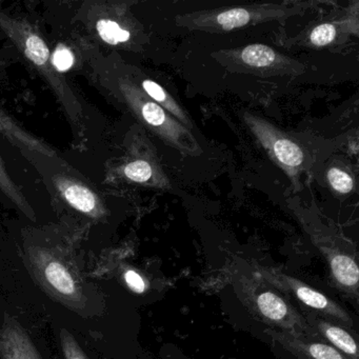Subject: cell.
Wrapping results in <instances>:
<instances>
[{"instance_id":"16","label":"cell","mask_w":359,"mask_h":359,"mask_svg":"<svg viewBox=\"0 0 359 359\" xmlns=\"http://www.w3.org/2000/svg\"><path fill=\"white\" fill-rule=\"evenodd\" d=\"M26 52L28 57L37 66H43L49 58V49L39 36L29 37L26 41Z\"/></svg>"},{"instance_id":"14","label":"cell","mask_w":359,"mask_h":359,"mask_svg":"<svg viewBox=\"0 0 359 359\" xmlns=\"http://www.w3.org/2000/svg\"><path fill=\"white\" fill-rule=\"evenodd\" d=\"M97 31L100 37L110 45L126 43L130 39V33L112 20H100L97 22Z\"/></svg>"},{"instance_id":"13","label":"cell","mask_w":359,"mask_h":359,"mask_svg":"<svg viewBox=\"0 0 359 359\" xmlns=\"http://www.w3.org/2000/svg\"><path fill=\"white\" fill-rule=\"evenodd\" d=\"M64 195L68 203L79 211L92 213L95 210V197L87 188L72 184L65 190Z\"/></svg>"},{"instance_id":"1","label":"cell","mask_w":359,"mask_h":359,"mask_svg":"<svg viewBox=\"0 0 359 359\" xmlns=\"http://www.w3.org/2000/svg\"><path fill=\"white\" fill-rule=\"evenodd\" d=\"M25 264L35 283L50 297L81 316L98 314L97 292L86 283L76 260L37 249L27 253Z\"/></svg>"},{"instance_id":"7","label":"cell","mask_w":359,"mask_h":359,"mask_svg":"<svg viewBox=\"0 0 359 359\" xmlns=\"http://www.w3.org/2000/svg\"><path fill=\"white\" fill-rule=\"evenodd\" d=\"M266 18L268 15L256 12L255 10H247L243 8H234L219 12L215 15L201 16L197 18L201 22H197L199 26L215 27L220 30L230 31L233 29L241 28L247 26L253 20H259L260 18Z\"/></svg>"},{"instance_id":"17","label":"cell","mask_w":359,"mask_h":359,"mask_svg":"<svg viewBox=\"0 0 359 359\" xmlns=\"http://www.w3.org/2000/svg\"><path fill=\"white\" fill-rule=\"evenodd\" d=\"M327 180L336 192L342 193V194L351 192L354 187L353 178L348 173L337 169V168H333L327 172Z\"/></svg>"},{"instance_id":"18","label":"cell","mask_w":359,"mask_h":359,"mask_svg":"<svg viewBox=\"0 0 359 359\" xmlns=\"http://www.w3.org/2000/svg\"><path fill=\"white\" fill-rule=\"evenodd\" d=\"M125 175L133 182H146L152 177L153 169L147 161H136L125 168Z\"/></svg>"},{"instance_id":"2","label":"cell","mask_w":359,"mask_h":359,"mask_svg":"<svg viewBox=\"0 0 359 359\" xmlns=\"http://www.w3.org/2000/svg\"><path fill=\"white\" fill-rule=\"evenodd\" d=\"M245 121L277 165H280L291 177L296 176L304 163L302 149L270 123L262 119L247 114Z\"/></svg>"},{"instance_id":"21","label":"cell","mask_w":359,"mask_h":359,"mask_svg":"<svg viewBox=\"0 0 359 359\" xmlns=\"http://www.w3.org/2000/svg\"><path fill=\"white\" fill-rule=\"evenodd\" d=\"M123 277H125L126 283L129 285L130 289L133 290L134 292L144 293V292L146 291L147 287L144 278H142L137 272H135V271H126Z\"/></svg>"},{"instance_id":"5","label":"cell","mask_w":359,"mask_h":359,"mask_svg":"<svg viewBox=\"0 0 359 359\" xmlns=\"http://www.w3.org/2000/svg\"><path fill=\"white\" fill-rule=\"evenodd\" d=\"M1 359H41L26 330L13 317L6 315L0 327Z\"/></svg>"},{"instance_id":"8","label":"cell","mask_w":359,"mask_h":359,"mask_svg":"<svg viewBox=\"0 0 359 359\" xmlns=\"http://www.w3.org/2000/svg\"><path fill=\"white\" fill-rule=\"evenodd\" d=\"M236 57L243 67L256 70H275L285 66V58L264 45L248 46L237 53Z\"/></svg>"},{"instance_id":"19","label":"cell","mask_w":359,"mask_h":359,"mask_svg":"<svg viewBox=\"0 0 359 359\" xmlns=\"http://www.w3.org/2000/svg\"><path fill=\"white\" fill-rule=\"evenodd\" d=\"M336 37V28L334 25L323 24L311 32L310 41L312 45L317 47H323L329 45Z\"/></svg>"},{"instance_id":"9","label":"cell","mask_w":359,"mask_h":359,"mask_svg":"<svg viewBox=\"0 0 359 359\" xmlns=\"http://www.w3.org/2000/svg\"><path fill=\"white\" fill-rule=\"evenodd\" d=\"M285 348L295 353H299L300 356L308 359H346L341 353L336 348L321 342H306L302 338L296 337L289 333L276 334L274 335Z\"/></svg>"},{"instance_id":"4","label":"cell","mask_w":359,"mask_h":359,"mask_svg":"<svg viewBox=\"0 0 359 359\" xmlns=\"http://www.w3.org/2000/svg\"><path fill=\"white\" fill-rule=\"evenodd\" d=\"M252 306L256 312L266 319L271 325L280 327L285 333L293 334V336L306 335L311 331L308 321L300 316L283 297L270 291L264 290L259 293L250 296Z\"/></svg>"},{"instance_id":"10","label":"cell","mask_w":359,"mask_h":359,"mask_svg":"<svg viewBox=\"0 0 359 359\" xmlns=\"http://www.w3.org/2000/svg\"><path fill=\"white\" fill-rule=\"evenodd\" d=\"M330 266L334 278L340 285L356 291L358 287L359 270L352 257L344 254H334L330 258Z\"/></svg>"},{"instance_id":"11","label":"cell","mask_w":359,"mask_h":359,"mask_svg":"<svg viewBox=\"0 0 359 359\" xmlns=\"http://www.w3.org/2000/svg\"><path fill=\"white\" fill-rule=\"evenodd\" d=\"M314 323L318 331L338 350L341 351L348 356L353 357V359H358L356 341L346 330L336 327V325H332L331 323L321 320V319H314Z\"/></svg>"},{"instance_id":"12","label":"cell","mask_w":359,"mask_h":359,"mask_svg":"<svg viewBox=\"0 0 359 359\" xmlns=\"http://www.w3.org/2000/svg\"><path fill=\"white\" fill-rule=\"evenodd\" d=\"M142 88H144L146 93L148 94L150 97H152L155 102L161 104L163 108L167 109L168 111L175 115L178 119L184 121V123L189 125V121L187 119L186 115L182 112L180 107L176 104L175 100H172L171 96L167 93V91L163 89L158 83H154L152 81H142ZM159 104V106H161Z\"/></svg>"},{"instance_id":"15","label":"cell","mask_w":359,"mask_h":359,"mask_svg":"<svg viewBox=\"0 0 359 359\" xmlns=\"http://www.w3.org/2000/svg\"><path fill=\"white\" fill-rule=\"evenodd\" d=\"M60 344L65 359H89L81 344L67 329L60 330Z\"/></svg>"},{"instance_id":"6","label":"cell","mask_w":359,"mask_h":359,"mask_svg":"<svg viewBox=\"0 0 359 359\" xmlns=\"http://www.w3.org/2000/svg\"><path fill=\"white\" fill-rule=\"evenodd\" d=\"M142 118L151 127L155 128L163 140L170 144H180V138L187 133L186 130L177 121L172 119L156 102H144L140 108Z\"/></svg>"},{"instance_id":"20","label":"cell","mask_w":359,"mask_h":359,"mask_svg":"<svg viewBox=\"0 0 359 359\" xmlns=\"http://www.w3.org/2000/svg\"><path fill=\"white\" fill-rule=\"evenodd\" d=\"M53 64L58 71L65 72V71L72 68L73 64H74V56L70 50L66 49V48H60L54 53Z\"/></svg>"},{"instance_id":"3","label":"cell","mask_w":359,"mask_h":359,"mask_svg":"<svg viewBox=\"0 0 359 359\" xmlns=\"http://www.w3.org/2000/svg\"><path fill=\"white\" fill-rule=\"evenodd\" d=\"M259 276L272 283L277 289L283 290L285 293L293 294L299 302L306 304V306H310L311 309L320 311L323 314L329 315L338 320L352 325V319L348 317L341 306H338L335 302L330 299L320 292L304 285V283L297 280L294 277L287 276V275L277 272L273 269H262Z\"/></svg>"}]
</instances>
